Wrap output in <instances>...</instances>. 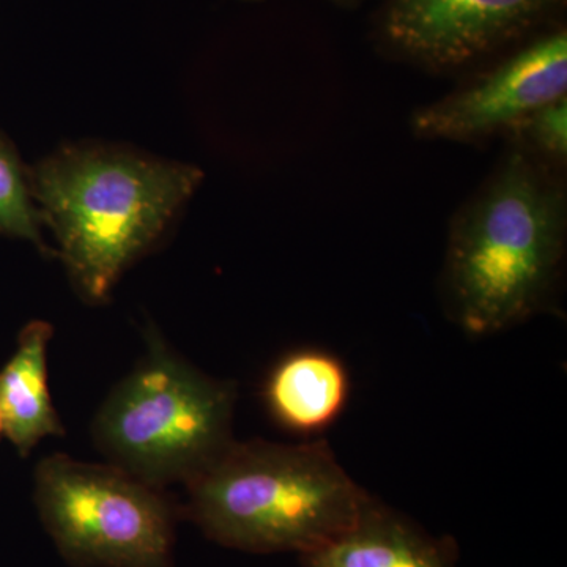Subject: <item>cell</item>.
I'll return each mask as SVG.
<instances>
[{
	"instance_id": "1",
	"label": "cell",
	"mask_w": 567,
	"mask_h": 567,
	"mask_svg": "<svg viewBox=\"0 0 567 567\" xmlns=\"http://www.w3.org/2000/svg\"><path fill=\"white\" fill-rule=\"evenodd\" d=\"M204 177L194 164L92 140L65 142L31 164L33 199L78 297L106 305L178 223Z\"/></svg>"
},
{
	"instance_id": "2",
	"label": "cell",
	"mask_w": 567,
	"mask_h": 567,
	"mask_svg": "<svg viewBox=\"0 0 567 567\" xmlns=\"http://www.w3.org/2000/svg\"><path fill=\"white\" fill-rule=\"evenodd\" d=\"M567 199L551 166L513 144L451 224L445 289L465 333H502L546 306L565 259Z\"/></svg>"
},
{
	"instance_id": "3",
	"label": "cell",
	"mask_w": 567,
	"mask_h": 567,
	"mask_svg": "<svg viewBox=\"0 0 567 567\" xmlns=\"http://www.w3.org/2000/svg\"><path fill=\"white\" fill-rule=\"evenodd\" d=\"M182 516L208 539L249 554H309L352 527L371 494L327 440L235 442L186 484Z\"/></svg>"
},
{
	"instance_id": "4",
	"label": "cell",
	"mask_w": 567,
	"mask_h": 567,
	"mask_svg": "<svg viewBox=\"0 0 567 567\" xmlns=\"http://www.w3.org/2000/svg\"><path fill=\"white\" fill-rule=\"evenodd\" d=\"M237 395L234 382L205 374L148 324L144 354L93 416V445L152 486H186L235 442Z\"/></svg>"
},
{
	"instance_id": "5",
	"label": "cell",
	"mask_w": 567,
	"mask_h": 567,
	"mask_svg": "<svg viewBox=\"0 0 567 567\" xmlns=\"http://www.w3.org/2000/svg\"><path fill=\"white\" fill-rule=\"evenodd\" d=\"M33 502L73 567H174L175 506L166 488L110 464L65 454L39 462Z\"/></svg>"
},
{
	"instance_id": "6",
	"label": "cell",
	"mask_w": 567,
	"mask_h": 567,
	"mask_svg": "<svg viewBox=\"0 0 567 567\" xmlns=\"http://www.w3.org/2000/svg\"><path fill=\"white\" fill-rule=\"evenodd\" d=\"M566 32L544 37L472 84L417 110L421 140L473 142L507 136L532 112L566 99Z\"/></svg>"
},
{
	"instance_id": "7",
	"label": "cell",
	"mask_w": 567,
	"mask_h": 567,
	"mask_svg": "<svg viewBox=\"0 0 567 567\" xmlns=\"http://www.w3.org/2000/svg\"><path fill=\"white\" fill-rule=\"evenodd\" d=\"M561 0H391L385 31L432 70L468 65L537 24Z\"/></svg>"
},
{
	"instance_id": "8",
	"label": "cell",
	"mask_w": 567,
	"mask_h": 567,
	"mask_svg": "<svg viewBox=\"0 0 567 567\" xmlns=\"http://www.w3.org/2000/svg\"><path fill=\"white\" fill-rule=\"evenodd\" d=\"M301 567H457L458 547L412 518L369 498L363 513L330 543L300 555Z\"/></svg>"
},
{
	"instance_id": "9",
	"label": "cell",
	"mask_w": 567,
	"mask_h": 567,
	"mask_svg": "<svg viewBox=\"0 0 567 567\" xmlns=\"http://www.w3.org/2000/svg\"><path fill=\"white\" fill-rule=\"evenodd\" d=\"M350 377L344 363L327 350H293L268 372L264 401L274 421L293 434L315 435L344 412Z\"/></svg>"
},
{
	"instance_id": "10",
	"label": "cell",
	"mask_w": 567,
	"mask_h": 567,
	"mask_svg": "<svg viewBox=\"0 0 567 567\" xmlns=\"http://www.w3.org/2000/svg\"><path fill=\"white\" fill-rule=\"evenodd\" d=\"M54 327L32 320L18 334L17 349L0 369V427L21 457L48 436L65 435L48 380Z\"/></svg>"
},
{
	"instance_id": "11",
	"label": "cell",
	"mask_w": 567,
	"mask_h": 567,
	"mask_svg": "<svg viewBox=\"0 0 567 567\" xmlns=\"http://www.w3.org/2000/svg\"><path fill=\"white\" fill-rule=\"evenodd\" d=\"M43 230V219L32 194L31 166L0 130V237L28 241L41 256L55 257V249L48 245Z\"/></svg>"
},
{
	"instance_id": "12",
	"label": "cell",
	"mask_w": 567,
	"mask_h": 567,
	"mask_svg": "<svg viewBox=\"0 0 567 567\" xmlns=\"http://www.w3.org/2000/svg\"><path fill=\"white\" fill-rule=\"evenodd\" d=\"M507 137L548 166L566 164L567 96L532 112Z\"/></svg>"
},
{
	"instance_id": "13",
	"label": "cell",
	"mask_w": 567,
	"mask_h": 567,
	"mask_svg": "<svg viewBox=\"0 0 567 567\" xmlns=\"http://www.w3.org/2000/svg\"><path fill=\"white\" fill-rule=\"evenodd\" d=\"M334 2L342 3V6H350V3L360 2V0H334Z\"/></svg>"
},
{
	"instance_id": "14",
	"label": "cell",
	"mask_w": 567,
	"mask_h": 567,
	"mask_svg": "<svg viewBox=\"0 0 567 567\" xmlns=\"http://www.w3.org/2000/svg\"><path fill=\"white\" fill-rule=\"evenodd\" d=\"M2 435H3V434H2V427H0V436H2Z\"/></svg>"
}]
</instances>
